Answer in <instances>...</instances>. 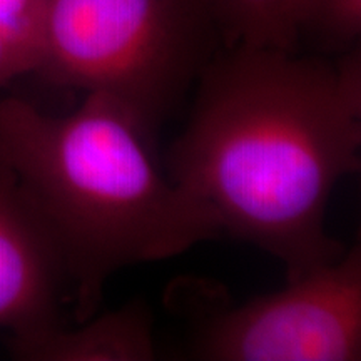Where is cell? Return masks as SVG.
Returning a JSON list of instances; mask_svg holds the SVG:
<instances>
[{
  "label": "cell",
  "mask_w": 361,
  "mask_h": 361,
  "mask_svg": "<svg viewBox=\"0 0 361 361\" xmlns=\"http://www.w3.org/2000/svg\"><path fill=\"white\" fill-rule=\"evenodd\" d=\"M69 284L51 234L0 161V328L24 340L61 323Z\"/></svg>",
  "instance_id": "5b68a950"
},
{
  "label": "cell",
  "mask_w": 361,
  "mask_h": 361,
  "mask_svg": "<svg viewBox=\"0 0 361 361\" xmlns=\"http://www.w3.org/2000/svg\"><path fill=\"white\" fill-rule=\"evenodd\" d=\"M224 47L250 45L296 52L300 40L290 22V0H213Z\"/></svg>",
  "instance_id": "52a82bcc"
},
{
  "label": "cell",
  "mask_w": 361,
  "mask_h": 361,
  "mask_svg": "<svg viewBox=\"0 0 361 361\" xmlns=\"http://www.w3.org/2000/svg\"><path fill=\"white\" fill-rule=\"evenodd\" d=\"M13 358L29 361H151L156 358L152 314L144 301L94 314L78 328L64 324L8 340Z\"/></svg>",
  "instance_id": "8992f818"
},
{
  "label": "cell",
  "mask_w": 361,
  "mask_h": 361,
  "mask_svg": "<svg viewBox=\"0 0 361 361\" xmlns=\"http://www.w3.org/2000/svg\"><path fill=\"white\" fill-rule=\"evenodd\" d=\"M191 119L171 154L173 180L229 231L274 256L288 279L331 263L336 184L360 169L361 56L338 64L233 45L201 72Z\"/></svg>",
  "instance_id": "6da1fadb"
},
{
  "label": "cell",
  "mask_w": 361,
  "mask_h": 361,
  "mask_svg": "<svg viewBox=\"0 0 361 361\" xmlns=\"http://www.w3.org/2000/svg\"><path fill=\"white\" fill-rule=\"evenodd\" d=\"M42 61V47L0 25V87L27 72H39Z\"/></svg>",
  "instance_id": "9c48e42d"
},
{
  "label": "cell",
  "mask_w": 361,
  "mask_h": 361,
  "mask_svg": "<svg viewBox=\"0 0 361 361\" xmlns=\"http://www.w3.org/2000/svg\"><path fill=\"white\" fill-rule=\"evenodd\" d=\"M0 25L44 49L45 0H0Z\"/></svg>",
  "instance_id": "30bf717a"
},
{
  "label": "cell",
  "mask_w": 361,
  "mask_h": 361,
  "mask_svg": "<svg viewBox=\"0 0 361 361\" xmlns=\"http://www.w3.org/2000/svg\"><path fill=\"white\" fill-rule=\"evenodd\" d=\"M146 135L102 94H85L66 116L0 99V161L51 234L78 323L97 313L119 269L174 258L223 231L206 202L164 178Z\"/></svg>",
  "instance_id": "7a4b0ae2"
},
{
  "label": "cell",
  "mask_w": 361,
  "mask_h": 361,
  "mask_svg": "<svg viewBox=\"0 0 361 361\" xmlns=\"http://www.w3.org/2000/svg\"><path fill=\"white\" fill-rule=\"evenodd\" d=\"M192 355L207 361H358L361 247L219 314Z\"/></svg>",
  "instance_id": "277c9868"
},
{
  "label": "cell",
  "mask_w": 361,
  "mask_h": 361,
  "mask_svg": "<svg viewBox=\"0 0 361 361\" xmlns=\"http://www.w3.org/2000/svg\"><path fill=\"white\" fill-rule=\"evenodd\" d=\"M218 39L213 0H45L39 72L112 99L149 130L201 75Z\"/></svg>",
  "instance_id": "3957f363"
},
{
  "label": "cell",
  "mask_w": 361,
  "mask_h": 361,
  "mask_svg": "<svg viewBox=\"0 0 361 361\" xmlns=\"http://www.w3.org/2000/svg\"><path fill=\"white\" fill-rule=\"evenodd\" d=\"M288 11L298 40L310 34L345 52L358 45L361 0H290Z\"/></svg>",
  "instance_id": "ba28073f"
}]
</instances>
